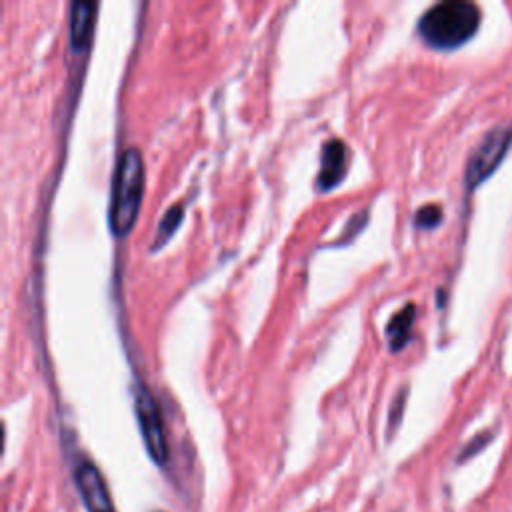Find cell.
<instances>
[{
    "label": "cell",
    "mask_w": 512,
    "mask_h": 512,
    "mask_svg": "<svg viewBox=\"0 0 512 512\" xmlns=\"http://www.w3.org/2000/svg\"><path fill=\"white\" fill-rule=\"evenodd\" d=\"M414 316H416V308L414 304H406L404 308H400L388 322L386 326V336H388V344L392 350H400L406 346L410 332H412V324H414Z\"/></svg>",
    "instance_id": "cell-8"
},
{
    "label": "cell",
    "mask_w": 512,
    "mask_h": 512,
    "mask_svg": "<svg viewBox=\"0 0 512 512\" xmlns=\"http://www.w3.org/2000/svg\"><path fill=\"white\" fill-rule=\"evenodd\" d=\"M74 482L86 512H116L106 480L102 478L100 470L92 462L82 460L76 464Z\"/></svg>",
    "instance_id": "cell-5"
},
{
    "label": "cell",
    "mask_w": 512,
    "mask_h": 512,
    "mask_svg": "<svg viewBox=\"0 0 512 512\" xmlns=\"http://www.w3.org/2000/svg\"><path fill=\"white\" fill-rule=\"evenodd\" d=\"M144 188V160L136 146L122 150L114 168L112 198L108 222L110 230L122 238L126 236L136 222Z\"/></svg>",
    "instance_id": "cell-2"
},
{
    "label": "cell",
    "mask_w": 512,
    "mask_h": 512,
    "mask_svg": "<svg viewBox=\"0 0 512 512\" xmlns=\"http://www.w3.org/2000/svg\"><path fill=\"white\" fill-rule=\"evenodd\" d=\"M134 412L148 456L156 464H164L168 460V444L162 426V416L154 396L144 384L134 386Z\"/></svg>",
    "instance_id": "cell-3"
},
{
    "label": "cell",
    "mask_w": 512,
    "mask_h": 512,
    "mask_svg": "<svg viewBox=\"0 0 512 512\" xmlns=\"http://www.w3.org/2000/svg\"><path fill=\"white\" fill-rule=\"evenodd\" d=\"M512 144V128H494L472 152L466 166V186L472 190L482 184L504 160Z\"/></svg>",
    "instance_id": "cell-4"
},
{
    "label": "cell",
    "mask_w": 512,
    "mask_h": 512,
    "mask_svg": "<svg viewBox=\"0 0 512 512\" xmlns=\"http://www.w3.org/2000/svg\"><path fill=\"white\" fill-rule=\"evenodd\" d=\"M440 220H442V210L438 204H426L414 216V224L418 228H434L440 224Z\"/></svg>",
    "instance_id": "cell-10"
},
{
    "label": "cell",
    "mask_w": 512,
    "mask_h": 512,
    "mask_svg": "<svg viewBox=\"0 0 512 512\" xmlns=\"http://www.w3.org/2000/svg\"><path fill=\"white\" fill-rule=\"evenodd\" d=\"M182 218H184V208H182V204H174V206H170V208L164 212V216L160 218L158 228H156L154 248L162 246V244L174 234V230L178 228V224L182 222Z\"/></svg>",
    "instance_id": "cell-9"
},
{
    "label": "cell",
    "mask_w": 512,
    "mask_h": 512,
    "mask_svg": "<svg viewBox=\"0 0 512 512\" xmlns=\"http://www.w3.org/2000/svg\"><path fill=\"white\" fill-rule=\"evenodd\" d=\"M96 4L86 0H76L70 4V46L72 52H84L92 38Z\"/></svg>",
    "instance_id": "cell-7"
},
{
    "label": "cell",
    "mask_w": 512,
    "mask_h": 512,
    "mask_svg": "<svg viewBox=\"0 0 512 512\" xmlns=\"http://www.w3.org/2000/svg\"><path fill=\"white\" fill-rule=\"evenodd\" d=\"M320 172H318V188L330 190L344 178L346 172V146L340 138L326 140L322 148V160H320Z\"/></svg>",
    "instance_id": "cell-6"
},
{
    "label": "cell",
    "mask_w": 512,
    "mask_h": 512,
    "mask_svg": "<svg viewBox=\"0 0 512 512\" xmlns=\"http://www.w3.org/2000/svg\"><path fill=\"white\" fill-rule=\"evenodd\" d=\"M480 26V10L466 0H446L428 8L420 22V38L438 50H452L468 42Z\"/></svg>",
    "instance_id": "cell-1"
}]
</instances>
